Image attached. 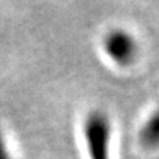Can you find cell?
<instances>
[{
  "label": "cell",
  "mask_w": 159,
  "mask_h": 159,
  "mask_svg": "<svg viewBox=\"0 0 159 159\" xmlns=\"http://www.w3.org/2000/svg\"><path fill=\"white\" fill-rule=\"evenodd\" d=\"M84 138L89 159H110L112 123L101 110H93L84 121Z\"/></svg>",
  "instance_id": "1"
},
{
  "label": "cell",
  "mask_w": 159,
  "mask_h": 159,
  "mask_svg": "<svg viewBox=\"0 0 159 159\" xmlns=\"http://www.w3.org/2000/svg\"><path fill=\"white\" fill-rule=\"evenodd\" d=\"M102 48L106 56L119 66H129L138 56L135 38L123 28H113L103 36Z\"/></svg>",
  "instance_id": "2"
},
{
  "label": "cell",
  "mask_w": 159,
  "mask_h": 159,
  "mask_svg": "<svg viewBox=\"0 0 159 159\" xmlns=\"http://www.w3.org/2000/svg\"><path fill=\"white\" fill-rule=\"evenodd\" d=\"M140 144L147 149L159 148V107L155 109L144 121L138 131Z\"/></svg>",
  "instance_id": "3"
},
{
  "label": "cell",
  "mask_w": 159,
  "mask_h": 159,
  "mask_svg": "<svg viewBox=\"0 0 159 159\" xmlns=\"http://www.w3.org/2000/svg\"><path fill=\"white\" fill-rule=\"evenodd\" d=\"M0 159H13L10 148L7 145V141H6L2 131H0Z\"/></svg>",
  "instance_id": "4"
}]
</instances>
